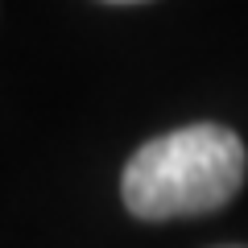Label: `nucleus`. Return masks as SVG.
<instances>
[{
	"instance_id": "obj_1",
	"label": "nucleus",
	"mask_w": 248,
	"mask_h": 248,
	"mask_svg": "<svg viewBox=\"0 0 248 248\" xmlns=\"http://www.w3.org/2000/svg\"><path fill=\"white\" fill-rule=\"evenodd\" d=\"M244 182V145L223 124H190L141 145L124 166V207L137 219L207 215Z\"/></svg>"
}]
</instances>
